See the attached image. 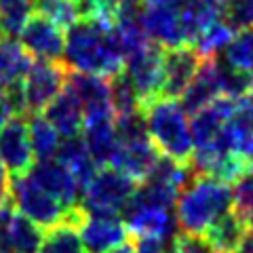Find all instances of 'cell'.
<instances>
[{"mask_svg":"<svg viewBox=\"0 0 253 253\" xmlns=\"http://www.w3.org/2000/svg\"><path fill=\"white\" fill-rule=\"evenodd\" d=\"M0 161H2L11 177L28 175L32 165L36 163L28 139L26 116H13L0 129Z\"/></svg>","mask_w":253,"mask_h":253,"instance_id":"cell-13","label":"cell"},{"mask_svg":"<svg viewBox=\"0 0 253 253\" xmlns=\"http://www.w3.org/2000/svg\"><path fill=\"white\" fill-rule=\"evenodd\" d=\"M9 203L11 207L21 213L26 219L38 228H53L63 221L72 209H66L59 201H55L49 192L36 186L28 175L11 177L9 186ZM81 207V205H78Z\"/></svg>","mask_w":253,"mask_h":253,"instance_id":"cell-6","label":"cell"},{"mask_svg":"<svg viewBox=\"0 0 253 253\" xmlns=\"http://www.w3.org/2000/svg\"><path fill=\"white\" fill-rule=\"evenodd\" d=\"M221 17L232 32L253 28V0H226Z\"/></svg>","mask_w":253,"mask_h":253,"instance_id":"cell-35","label":"cell"},{"mask_svg":"<svg viewBox=\"0 0 253 253\" xmlns=\"http://www.w3.org/2000/svg\"><path fill=\"white\" fill-rule=\"evenodd\" d=\"M32 4H34L36 15L49 19L61 30H70L81 19L78 17L76 0H32Z\"/></svg>","mask_w":253,"mask_h":253,"instance_id":"cell-32","label":"cell"},{"mask_svg":"<svg viewBox=\"0 0 253 253\" xmlns=\"http://www.w3.org/2000/svg\"><path fill=\"white\" fill-rule=\"evenodd\" d=\"M226 0H186V26L190 34V44L196 41L205 28L215 23L224 15Z\"/></svg>","mask_w":253,"mask_h":253,"instance_id":"cell-27","label":"cell"},{"mask_svg":"<svg viewBox=\"0 0 253 253\" xmlns=\"http://www.w3.org/2000/svg\"><path fill=\"white\" fill-rule=\"evenodd\" d=\"M234 34L236 32H232L224 19H217L215 23H211L209 28H205L201 34L196 36L192 46H194V51L201 55V59L219 57V53L228 46V42L232 41Z\"/></svg>","mask_w":253,"mask_h":253,"instance_id":"cell-29","label":"cell"},{"mask_svg":"<svg viewBox=\"0 0 253 253\" xmlns=\"http://www.w3.org/2000/svg\"><path fill=\"white\" fill-rule=\"evenodd\" d=\"M78 232L86 253H108L116 245L126 241V226L116 213H93L84 211L78 224Z\"/></svg>","mask_w":253,"mask_h":253,"instance_id":"cell-11","label":"cell"},{"mask_svg":"<svg viewBox=\"0 0 253 253\" xmlns=\"http://www.w3.org/2000/svg\"><path fill=\"white\" fill-rule=\"evenodd\" d=\"M123 217L126 232L133 234L135 239L148 236V239L169 241L177 234V221L173 215V209L169 207L148 205L131 196L123 209Z\"/></svg>","mask_w":253,"mask_h":253,"instance_id":"cell-9","label":"cell"},{"mask_svg":"<svg viewBox=\"0 0 253 253\" xmlns=\"http://www.w3.org/2000/svg\"><path fill=\"white\" fill-rule=\"evenodd\" d=\"M66 86L74 93V97L81 104L84 121L95 116H114L112 106H110V84L106 76L68 70Z\"/></svg>","mask_w":253,"mask_h":253,"instance_id":"cell-15","label":"cell"},{"mask_svg":"<svg viewBox=\"0 0 253 253\" xmlns=\"http://www.w3.org/2000/svg\"><path fill=\"white\" fill-rule=\"evenodd\" d=\"M108 253H137V249H135V243L133 241H125L121 245H116L114 249H110Z\"/></svg>","mask_w":253,"mask_h":253,"instance_id":"cell-40","label":"cell"},{"mask_svg":"<svg viewBox=\"0 0 253 253\" xmlns=\"http://www.w3.org/2000/svg\"><path fill=\"white\" fill-rule=\"evenodd\" d=\"M186 0H141V28L150 42L161 49L190 44Z\"/></svg>","mask_w":253,"mask_h":253,"instance_id":"cell-4","label":"cell"},{"mask_svg":"<svg viewBox=\"0 0 253 253\" xmlns=\"http://www.w3.org/2000/svg\"><path fill=\"white\" fill-rule=\"evenodd\" d=\"M84 215L83 207H74L70 211V215L59 221L57 226H53L42 234V243H41V253H86L84 245L78 232V224Z\"/></svg>","mask_w":253,"mask_h":253,"instance_id":"cell-21","label":"cell"},{"mask_svg":"<svg viewBox=\"0 0 253 253\" xmlns=\"http://www.w3.org/2000/svg\"><path fill=\"white\" fill-rule=\"evenodd\" d=\"M251 74L239 72L232 70L230 66H226L224 59H219V84H221V97L234 99L239 101L249 95V86H251Z\"/></svg>","mask_w":253,"mask_h":253,"instance_id":"cell-33","label":"cell"},{"mask_svg":"<svg viewBox=\"0 0 253 253\" xmlns=\"http://www.w3.org/2000/svg\"><path fill=\"white\" fill-rule=\"evenodd\" d=\"M15 114H13V108H11V104H9V99H6V95H4V91H0V129L11 121Z\"/></svg>","mask_w":253,"mask_h":253,"instance_id":"cell-38","label":"cell"},{"mask_svg":"<svg viewBox=\"0 0 253 253\" xmlns=\"http://www.w3.org/2000/svg\"><path fill=\"white\" fill-rule=\"evenodd\" d=\"M42 116L55 126V131L59 133V137L81 135L83 125H84L83 108L68 86H63V89L49 101V106L42 110Z\"/></svg>","mask_w":253,"mask_h":253,"instance_id":"cell-20","label":"cell"},{"mask_svg":"<svg viewBox=\"0 0 253 253\" xmlns=\"http://www.w3.org/2000/svg\"><path fill=\"white\" fill-rule=\"evenodd\" d=\"M224 63L232 70L253 76V28L241 30L224 49Z\"/></svg>","mask_w":253,"mask_h":253,"instance_id":"cell-30","label":"cell"},{"mask_svg":"<svg viewBox=\"0 0 253 253\" xmlns=\"http://www.w3.org/2000/svg\"><path fill=\"white\" fill-rule=\"evenodd\" d=\"M26 125H28V139H30V148L34 152L36 161H49L55 158L59 148V133L55 131V126L46 121L42 114H34V116H26Z\"/></svg>","mask_w":253,"mask_h":253,"instance_id":"cell-26","label":"cell"},{"mask_svg":"<svg viewBox=\"0 0 253 253\" xmlns=\"http://www.w3.org/2000/svg\"><path fill=\"white\" fill-rule=\"evenodd\" d=\"M201 55L192 44H181L163 53V97L179 99L201 66Z\"/></svg>","mask_w":253,"mask_h":253,"instance_id":"cell-14","label":"cell"},{"mask_svg":"<svg viewBox=\"0 0 253 253\" xmlns=\"http://www.w3.org/2000/svg\"><path fill=\"white\" fill-rule=\"evenodd\" d=\"M234 99L228 97H217L215 101H211L209 106H205L203 110L192 114V121H190V133H192V141L194 148L211 144L219 137L224 125L230 121L234 114Z\"/></svg>","mask_w":253,"mask_h":253,"instance_id":"cell-18","label":"cell"},{"mask_svg":"<svg viewBox=\"0 0 253 253\" xmlns=\"http://www.w3.org/2000/svg\"><path fill=\"white\" fill-rule=\"evenodd\" d=\"M32 15V0H0V36L15 41Z\"/></svg>","mask_w":253,"mask_h":253,"instance_id":"cell-28","label":"cell"},{"mask_svg":"<svg viewBox=\"0 0 253 253\" xmlns=\"http://www.w3.org/2000/svg\"><path fill=\"white\" fill-rule=\"evenodd\" d=\"M171 253H213V249L203 234L177 232L171 241Z\"/></svg>","mask_w":253,"mask_h":253,"instance_id":"cell-36","label":"cell"},{"mask_svg":"<svg viewBox=\"0 0 253 253\" xmlns=\"http://www.w3.org/2000/svg\"><path fill=\"white\" fill-rule=\"evenodd\" d=\"M156 158H158V150L154 148L148 135L133 137V139H118V146L110 167L123 171L125 175L133 177L139 184V181L146 179L150 169L154 167Z\"/></svg>","mask_w":253,"mask_h":253,"instance_id":"cell-17","label":"cell"},{"mask_svg":"<svg viewBox=\"0 0 253 253\" xmlns=\"http://www.w3.org/2000/svg\"><path fill=\"white\" fill-rule=\"evenodd\" d=\"M230 209V184L207 175H192L175 201V221L181 232L203 234L213 221Z\"/></svg>","mask_w":253,"mask_h":253,"instance_id":"cell-2","label":"cell"},{"mask_svg":"<svg viewBox=\"0 0 253 253\" xmlns=\"http://www.w3.org/2000/svg\"><path fill=\"white\" fill-rule=\"evenodd\" d=\"M232 211L247 221L249 228H253V169L234 181Z\"/></svg>","mask_w":253,"mask_h":253,"instance_id":"cell-34","label":"cell"},{"mask_svg":"<svg viewBox=\"0 0 253 253\" xmlns=\"http://www.w3.org/2000/svg\"><path fill=\"white\" fill-rule=\"evenodd\" d=\"M9 186H11V175L2 165V161H0V203L9 201Z\"/></svg>","mask_w":253,"mask_h":253,"instance_id":"cell-37","label":"cell"},{"mask_svg":"<svg viewBox=\"0 0 253 253\" xmlns=\"http://www.w3.org/2000/svg\"><path fill=\"white\" fill-rule=\"evenodd\" d=\"M28 177L49 192L55 201H59L66 209H74L81 205V188H78L74 175L57 158L49 161H36L32 165Z\"/></svg>","mask_w":253,"mask_h":253,"instance_id":"cell-12","label":"cell"},{"mask_svg":"<svg viewBox=\"0 0 253 253\" xmlns=\"http://www.w3.org/2000/svg\"><path fill=\"white\" fill-rule=\"evenodd\" d=\"M221 97V84H219V57L203 59L192 81L188 83L184 93L179 95V106L186 114H194L209 106L211 101Z\"/></svg>","mask_w":253,"mask_h":253,"instance_id":"cell-16","label":"cell"},{"mask_svg":"<svg viewBox=\"0 0 253 253\" xmlns=\"http://www.w3.org/2000/svg\"><path fill=\"white\" fill-rule=\"evenodd\" d=\"M108 84H110V106H112L114 116H126V114L139 112L137 91L125 72L110 76Z\"/></svg>","mask_w":253,"mask_h":253,"instance_id":"cell-31","label":"cell"},{"mask_svg":"<svg viewBox=\"0 0 253 253\" xmlns=\"http://www.w3.org/2000/svg\"><path fill=\"white\" fill-rule=\"evenodd\" d=\"M41 243H42L41 228L13 209L4 232L6 253H36L41 249Z\"/></svg>","mask_w":253,"mask_h":253,"instance_id":"cell-24","label":"cell"},{"mask_svg":"<svg viewBox=\"0 0 253 253\" xmlns=\"http://www.w3.org/2000/svg\"><path fill=\"white\" fill-rule=\"evenodd\" d=\"M32 61L34 59L23 51L17 41L0 36V91L9 89L15 83H21Z\"/></svg>","mask_w":253,"mask_h":253,"instance_id":"cell-25","label":"cell"},{"mask_svg":"<svg viewBox=\"0 0 253 253\" xmlns=\"http://www.w3.org/2000/svg\"><path fill=\"white\" fill-rule=\"evenodd\" d=\"M249 97L253 99V78H251V86H249Z\"/></svg>","mask_w":253,"mask_h":253,"instance_id":"cell-41","label":"cell"},{"mask_svg":"<svg viewBox=\"0 0 253 253\" xmlns=\"http://www.w3.org/2000/svg\"><path fill=\"white\" fill-rule=\"evenodd\" d=\"M63 57L66 68H72L74 72L106 78L123 72L125 68V53L118 44L114 26L93 19H78L66 32Z\"/></svg>","mask_w":253,"mask_h":253,"instance_id":"cell-1","label":"cell"},{"mask_svg":"<svg viewBox=\"0 0 253 253\" xmlns=\"http://www.w3.org/2000/svg\"><path fill=\"white\" fill-rule=\"evenodd\" d=\"M137 181L114 167H99L81 194V207L93 213H123Z\"/></svg>","mask_w":253,"mask_h":253,"instance_id":"cell-5","label":"cell"},{"mask_svg":"<svg viewBox=\"0 0 253 253\" xmlns=\"http://www.w3.org/2000/svg\"><path fill=\"white\" fill-rule=\"evenodd\" d=\"M68 81V68L61 61H32L26 76L21 78V93L26 104V116L41 114L49 101L57 95Z\"/></svg>","mask_w":253,"mask_h":253,"instance_id":"cell-7","label":"cell"},{"mask_svg":"<svg viewBox=\"0 0 253 253\" xmlns=\"http://www.w3.org/2000/svg\"><path fill=\"white\" fill-rule=\"evenodd\" d=\"M163 53L165 49H161L154 42H148L146 46H141L139 51L131 53L125 59L123 72L135 86L139 97V110L148 101L163 97Z\"/></svg>","mask_w":253,"mask_h":253,"instance_id":"cell-8","label":"cell"},{"mask_svg":"<svg viewBox=\"0 0 253 253\" xmlns=\"http://www.w3.org/2000/svg\"><path fill=\"white\" fill-rule=\"evenodd\" d=\"M59 163H63L66 167L70 169V173L74 175L78 188H81V194L84 186L91 181V177L95 175V171L99 167L93 163L91 154L86 152V146L81 135L76 137H63L59 141V148H57V154H55Z\"/></svg>","mask_w":253,"mask_h":253,"instance_id":"cell-23","label":"cell"},{"mask_svg":"<svg viewBox=\"0 0 253 253\" xmlns=\"http://www.w3.org/2000/svg\"><path fill=\"white\" fill-rule=\"evenodd\" d=\"M146 133L154 148L163 156H169L177 163L188 165L194 150L192 133H190L188 114L177 99L156 97L141 106Z\"/></svg>","mask_w":253,"mask_h":253,"instance_id":"cell-3","label":"cell"},{"mask_svg":"<svg viewBox=\"0 0 253 253\" xmlns=\"http://www.w3.org/2000/svg\"><path fill=\"white\" fill-rule=\"evenodd\" d=\"M247 232H249L247 221L230 209L213 221L207 230L203 232V236L211 245L213 253H234Z\"/></svg>","mask_w":253,"mask_h":253,"instance_id":"cell-22","label":"cell"},{"mask_svg":"<svg viewBox=\"0 0 253 253\" xmlns=\"http://www.w3.org/2000/svg\"><path fill=\"white\" fill-rule=\"evenodd\" d=\"M81 137L97 167H110L118 146L114 131V116H95L86 118L81 131Z\"/></svg>","mask_w":253,"mask_h":253,"instance_id":"cell-19","label":"cell"},{"mask_svg":"<svg viewBox=\"0 0 253 253\" xmlns=\"http://www.w3.org/2000/svg\"><path fill=\"white\" fill-rule=\"evenodd\" d=\"M234 253H253V230H249L245 234V239L241 241V245L236 247Z\"/></svg>","mask_w":253,"mask_h":253,"instance_id":"cell-39","label":"cell"},{"mask_svg":"<svg viewBox=\"0 0 253 253\" xmlns=\"http://www.w3.org/2000/svg\"><path fill=\"white\" fill-rule=\"evenodd\" d=\"M19 44L32 59L59 61L66 46V32L41 15H32L19 34Z\"/></svg>","mask_w":253,"mask_h":253,"instance_id":"cell-10","label":"cell"}]
</instances>
